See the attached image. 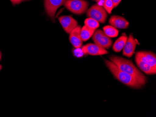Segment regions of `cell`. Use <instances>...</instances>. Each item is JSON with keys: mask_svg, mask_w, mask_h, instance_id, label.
Segmentation results:
<instances>
[{"mask_svg": "<svg viewBox=\"0 0 156 117\" xmlns=\"http://www.w3.org/2000/svg\"><path fill=\"white\" fill-rule=\"evenodd\" d=\"M93 1H101V0H93Z\"/></svg>", "mask_w": 156, "mask_h": 117, "instance_id": "cb8c5ba5", "label": "cell"}, {"mask_svg": "<svg viewBox=\"0 0 156 117\" xmlns=\"http://www.w3.org/2000/svg\"><path fill=\"white\" fill-rule=\"evenodd\" d=\"M2 68H3V67H2V65L1 64H0V71H1L2 70Z\"/></svg>", "mask_w": 156, "mask_h": 117, "instance_id": "603a6c76", "label": "cell"}, {"mask_svg": "<svg viewBox=\"0 0 156 117\" xmlns=\"http://www.w3.org/2000/svg\"><path fill=\"white\" fill-rule=\"evenodd\" d=\"M84 55L92 56H100L108 54V52L106 49L95 43H88L82 46L81 48Z\"/></svg>", "mask_w": 156, "mask_h": 117, "instance_id": "52a82bcc", "label": "cell"}, {"mask_svg": "<svg viewBox=\"0 0 156 117\" xmlns=\"http://www.w3.org/2000/svg\"><path fill=\"white\" fill-rule=\"evenodd\" d=\"M110 25L115 28L125 29L128 27L129 22L122 16L114 15L110 17L109 20Z\"/></svg>", "mask_w": 156, "mask_h": 117, "instance_id": "7c38bea8", "label": "cell"}, {"mask_svg": "<svg viewBox=\"0 0 156 117\" xmlns=\"http://www.w3.org/2000/svg\"><path fill=\"white\" fill-rule=\"evenodd\" d=\"M64 5L75 14L82 15L87 11L88 3L85 0H66Z\"/></svg>", "mask_w": 156, "mask_h": 117, "instance_id": "3957f363", "label": "cell"}, {"mask_svg": "<svg viewBox=\"0 0 156 117\" xmlns=\"http://www.w3.org/2000/svg\"><path fill=\"white\" fill-rule=\"evenodd\" d=\"M66 0H44V7L47 15L52 20H54L57 9L62 5H64Z\"/></svg>", "mask_w": 156, "mask_h": 117, "instance_id": "8992f818", "label": "cell"}, {"mask_svg": "<svg viewBox=\"0 0 156 117\" xmlns=\"http://www.w3.org/2000/svg\"><path fill=\"white\" fill-rule=\"evenodd\" d=\"M59 22L67 34L71 32L78 26V22L74 18L69 15H63L58 18Z\"/></svg>", "mask_w": 156, "mask_h": 117, "instance_id": "ba28073f", "label": "cell"}, {"mask_svg": "<svg viewBox=\"0 0 156 117\" xmlns=\"http://www.w3.org/2000/svg\"><path fill=\"white\" fill-rule=\"evenodd\" d=\"M29 1V0H22V1Z\"/></svg>", "mask_w": 156, "mask_h": 117, "instance_id": "d4e9b609", "label": "cell"}, {"mask_svg": "<svg viewBox=\"0 0 156 117\" xmlns=\"http://www.w3.org/2000/svg\"><path fill=\"white\" fill-rule=\"evenodd\" d=\"M103 8L108 14H111V11L114 8V5L112 0H105L103 3Z\"/></svg>", "mask_w": 156, "mask_h": 117, "instance_id": "ac0fdd59", "label": "cell"}, {"mask_svg": "<svg viewBox=\"0 0 156 117\" xmlns=\"http://www.w3.org/2000/svg\"><path fill=\"white\" fill-rule=\"evenodd\" d=\"M128 37L125 34H122V36L117 39L113 46V50L116 52L121 51L125 46Z\"/></svg>", "mask_w": 156, "mask_h": 117, "instance_id": "5bb4252c", "label": "cell"}, {"mask_svg": "<svg viewBox=\"0 0 156 117\" xmlns=\"http://www.w3.org/2000/svg\"><path fill=\"white\" fill-rule=\"evenodd\" d=\"M136 42L135 39L133 37V35L130 34L128 37L125 46L123 48V54L124 56L130 58L135 53Z\"/></svg>", "mask_w": 156, "mask_h": 117, "instance_id": "30bf717a", "label": "cell"}, {"mask_svg": "<svg viewBox=\"0 0 156 117\" xmlns=\"http://www.w3.org/2000/svg\"><path fill=\"white\" fill-rule=\"evenodd\" d=\"M81 29V26H77L70 34L69 40L75 48H81L82 46L83 41L80 37Z\"/></svg>", "mask_w": 156, "mask_h": 117, "instance_id": "8fae6325", "label": "cell"}, {"mask_svg": "<svg viewBox=\"0 0 156 117\" xmlns=\"http://www.w3.org/2000/svg\"><path fill=\"white\" fill-rule=\"evenodd\" d=\"M103 32L110 38L115 37L118 35L119 31L113 26L107 25L103 27Z\"/></svg>", "mask_w": 156, "mask_h": 117, "instance_id": "2e32d148", "label": "cell"}, {"mask_svg": "<svg viewBox=\"0 0 156 117\" xmlns=\"http://www.w3.org/2000/svg\"><path fill=\"white\" fill-rule=\"evenodd\" d=\"M104 62L108 69L115 78L129 87L135 89H140L142 87L136 78L131 75L120 70L119 68L109 60L104 59Z\"/></svg>", "mask_w": 156, "mask_h": 117, "instance_id": "7a4b0ae2", "label": "cell"}, {"mask_svg": "<svg viewBox=\"0 0 156 117\" xmlns=\"http://www.w3.org/2000/svg\"><path fill=\"white\" fill-rule=\"evenodd\" d=\"M95 30L89 29L86 26H84L81 28L80 30V37L83 42L88 40L93 35Z\"/></svg>", "mask_w": 156, "mask_h": 117, "instance_id": "9a60e30c", "label": "cell"}, {"mask_svg": "<svg viewBox=\"0 0 156 117\" xmlns=\"http://www.w3.org/2000/svg\"><path fill=\"white\" fill-rule=\"evenodd\" d=\"M136 55L149 64L152 69L156 72V54L151 51H138Z\"/></svg>", "mask_w": 156, "mask_h": 117, "instance_id": "9c48e42d", "label": "cell"}, {"mask_svg": "<svg viewBox=\"0 0 156 117\" xmlns=\"http://www.w3.org/2000/svg\"><path fill=\"white\" fill-rule=\"evenodd\" d=\"M92 36L94 43L105 49H108L112 45L113 41L111 38L101 29H97L94 31Z\"/></svg>", "mask_w": 156, "mask_h": 117, "instance_id": "5b68a950", "label": "cell"}, {"mask_svg": "<svg viewBox=\"0 0 156 117\" xmlns=\"http://www.w3.org/2000/svg\"><path fill=\"white\" fill-rule=\"evenodd\" d=\"M87 15L89 18H93L99 22L104 23L107 18V13L103 7L95 4L87 11Z\"/></svg>", "mask_w": 156, "mask_h": 117, "instance_id": "277c9868", "label": "cell"}, {"mask_svg": "<svg viewBox=\"0 0 156 117\" xmlns=\"http://www.w3.org/2000/svg\"><path fill=\"white\" fill-rule=\"evenodd\" d=\"M2 53L1 51L0 50V62L2 60Z\"/></svg>", "mask_w": 156, "mask_h": 117, "instance_id": "7402d4cb", "label": "cell"}, {"mask_svg": "<svg viewBox=\"0 0 156 117\" xmlns=\"http://www.w3.org/2000/svg\"><path fill=\"white\" fill-rule=\"evenodd\" d=\"M10 1L13 5L20 4L22 2V0H10Z\"/></svg>", "mask_w": 156, "mask_h": 117, "instance_id": "44dd1931", "label": "cell"}, {"mask_svg": "<svg viewBox=\"0 0 156 117\" xmlns=\"http://www.w3.org/2000/svg\"><path fill=\"white\" fill-rule=\"evenodd\" d=\"M112 1L113 2V5H114V8H115L119 5L122 0H112Z\"/></svg>", "mask_w": 156, "mask_h": 117, "instance_id": "ffe728a7", "label": "cell"}, {"mask_svg": "<svg viewBox=\"0 0 156 117\" xmlns=\"http://www.w3.org/2000/svg\"><path fill=\"white\" fill-rule=\"evenodd\" d=\"M135 60L136 65L138 68L145 74L149 75H154L156 74V72L152 69L149 64L145 62V61L141 60L138 57L136 56V55L135 56Z\"/></svg>", "mask_w": 156, "mask_h": 117, "instance_id": "4fadbf2b", "label": "cell"}, {"mask_svg": "<svg viewBox=\"0 0 156 117\" xmlns=\"http://www.w3.org/2000/svg\"><path fill=\"white\" fill-rule=\"evenodd\" d=\"M109 59L120 70L132 76L142 86L146 84L147 77L135 66L132 61L115 56L110 57Z\"/></svg>", "mask_w": 156, "mask_h": 117, "instance_id": "6da1fadb", "label": "cell"}, {"mask_svg": "<svg viewBox=\"0 0 156 117\" xmlns=\"http://www.w3.org/2000/svg\"><path fill=\"white\" fill-rule=\"evenodd\" d=\"M85 25L89 29L95 30L99 27V23L93 18H88L85 21Z\"/></svg>", "mask_w": 156, "mask_h": 117, "instance_id": "e0dca14e", "label": "cell"}, {"mask_svg": "<svg viewBox=\"0 0 156 117\" xmlns=\"http://www.w3.org/2000/svg\"><path fill=\"white\" fill-rule=\"evenodd\" d=\"M73 55L75 57H78V58H80V57H83L84 55V53L82 51L81 48H75L73 50Z\"/></svg>", "mask_w": 156, "mask_h": 117, "instance_id": "d6986e66", "label": "cell"}]
</instances>
